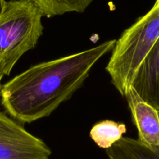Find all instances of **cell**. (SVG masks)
I'll list each match as a JSON object with an SVG mask.
<instances>
[{"label":"cell","instance_id":"6da1fadb","mask_svg":"<svg viewBox=\"0 0 159 159\" xmlns=\"http://www.w3.org/2000/svg\"><path fill=\"white\" fill-rule=\"evenodd\" d=\"M110 40L85 51L30 67L2 86L4 109L21 123L47 117L79 89L94 64L112 51Z\"/></svg>","mask_w":159,"mask_h":159},{"label":"cell","instance_id":"7a4b0ae2","mask_svg":"<svg viewBox=\"0 0 159 159\" xmlns=\"http://www.w3.org/2000/svg\"><path fill=\"white\" fill-rule=\"evenodd\" d=\"M159 38V2L126 29L116 41L106 70L115 88L123 96L132 85L135 75Z\"/></svg>","mask_w":159,"mask_h":159},{"label":"cell","instance_id":"3957f363","mask_svg":"<svg viewBox=\"0 0 159 159\" xmlns=\"http://www.w3.org/2000/svg\"><path fill=\"white\" fill-rule=\"evenodd\" d=\"M39 7L31 0L7 2L0 16V72L10 75L21 56L37 45L43 34Z\"/></svg>","mask_w":159,"mask_h":159},{"label":"cell","instance_id":"277c9868","mask_svg":"<svg viewBox=\"0 0 159 159\" xmlns=\"http://www.w3.org/2000/svg\"><path fill=\"white\" fill-rule=\"evenodd\" d=\"M51 153L41 139L0 111V159H49Z\"/></svg>","mask_w":159,"mask_h":159},{"label":"cell","instance_id":"5b68a950","mask_svg":"<svg viewBox=\"0 0 159 159\" xmlns=\"http://www.w3.org/2000/svg\"><path fill=\"white\" fill-rule=\"evenodd\" d=\"M124 97L138 131V140L150 147H159V110L143 100L133 87Z\"/></svg>","mask_w":159,"mask_h":159},{"label":"cell","instance_id":"8992f818","mask_svg":"<svg viewBox=\"0 0 159 159\" xmlns=\"http://www.w3.org/2000/svg\"><path fill=\"white\" fill-rule=\"evenodd\" d=\"M131 87L159 110V38L140 64Z\"/></svg>","mask_w":159,"mask_h":159},{"label":"cell","instance_id":"52a82bcc","mask_svg":"<svg viewBox=\"0 0 159 159\" xmlns=\"http://www.w3.org/2000/svg\"><path fill=\"white\" fill-rule=\"evenodd\" d=\"M108 159H159V147H150L138 140L123 137L106 149Z\"/></svg>","mask_w":159,"mask_h":159},{"label":"cell","instance_id":"ba28073f","mask_svg":"<svg viewBox=\"0 0 159 159\" xmlns=\"http://www.w3.org/2000/svg\"><path fill=\"white\" fill-rule=\"evenodd\" d=\"M126 131V126L123 123L105 120L93 126L90 137L99 148L106 150L120 140Z\"/></svg>","mask_w":159,"mask_h":159},{"label":"cell","instance_id":"9c48e42d","mask_svg":"<svg viewBox=\"0 0 159 159\" xmlns=\"http://www.w3.org/2000/svg\"><path fill=\"white\" fill-rule=\"evenodd\" d=\"M42 11L44 16H60L64 13H83L94 0H31Z\"/></svg>","mask_w":159,"mask_h":159},{"label":"cell","instance_id":"30bf717a","mask_svg":"<svg viewBox=\"0 0 159 159\" xmlns=\"http://www.w3.org/2000/svg\"><path fill=\"white\" fill-rule=\"evenodd\" d=\"M6 3H7V1H5V0H0V16L3 13L4 9H5L6 7Z\"/></svg>","mask_w":159,"mask_h":159},{"label":"cell","instance_id":"8fae6325","mask_svg":"<svg viewBox=\"0 0 159 159\" xmlns=\"http://www.w3.org/2000/svg\"><path fill=\"white\" fill-rule=\"evenodd\" d=\"M3 76L4 75L0 72V94H1V89H2V85L1 84V80H2V79L3 78Z\"/></svg>","mask_w":159,"mask_h":159},{"label":"cell","instance_id":"7c38bea8","mask_svg":"<svg viewBox=\"0 0 159 159\" xmlns=\"http://www.w3.org/2000/svg\"><path fill=\"white\" fill-rule=\"evenodd\" d=\"M156 2H159V0H156Z\"/></svg>","mask_w":159,"mask_h":159}]
</instances>
